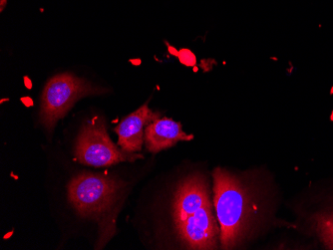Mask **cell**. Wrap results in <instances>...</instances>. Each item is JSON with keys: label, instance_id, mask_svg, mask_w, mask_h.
Returning <instances> with one entry per match:
<instances>
[{"label": "cell", "instance_id": "cell-1", "mask_svg": "<svg viewBox=\"0 0 333 250\" xmlns=\"http://www.w3.org/2000/svg\"><path fill=\"white\" fill-rule=\"evenodd\" d=\"M214 205L222 249H233L253 232L262 217L261 194L252 180L217 167Z\"/></svg>", "mask_w": 333, "mask_h": 250}, {"label": "cell", "instance_id": "cell-2", "mask_svg": "<svg viewBox=\"0 0 333 250\" xmlns=\"http://www.w3.org/2000/svg\"><path fill=\"white\" fill-rule=\"evenodd\" d=\"M172 210L177 236L185 248H217L220 227L204 175L196 172L180 181L174 193Z\"/></svg>", "mask_w": 333, "mask_h": 250}, {"label": "cell", "instance_id": "cell-3", "mask_svg": "<svg viewBox=\"0 0 333 250\" xmlns=\"http://www.w3.org/2000/svg\"><path fill=\"white\" fill-rule=\"evenodd\" d=\"M124 187V183L109 175L83 172L68 184V198L80 216L96 219L106 226L107 222L112 230V211L116 208Z\"/></svg>", "mask_w": 333, "mask_h": 250}, {"label": "cell", "instance_id": "cell-4", "mask_svg": "<svg viewBox=\"0 0 333 250\" xmlns=\"http://www.w3.org/2000/svg\"><path fill=\"white\" fill-rule=\"evenodd\" d=\"M106 92L107 89L93 85L71 73L53 76L46 83L41 96L40 123L47 131H51L80 99Z\"/></svg>", "mask_w": 333, "mask_h": 250}, {"label": "cell", "instance_id": "cell-5", "mask_svg": "<svg viewBox=\"0 0 333 250\" xmlns=\"http://www.w3.org/2000/svg\"><path fill=\"white\" fill-rule=\"evenodd\" d=\"M75 156L79 162L92 167H108L143 157L142 154L119 149L111 141L105 122L99 116L84 122L77 138Z\"/></svg>", "mask_w": 333, "mask_h": 250}, {"label": "cell", "instance_id": "cell-6", "mask_svg": "<svg viewBox=\"0 0 333 250\" xmlns=\"http://www.w3.org/2000/svg\"><path fill=\"white\" fill-rule=\"evenodd\" d=\"M316 201L301 212L305 231L325 249H333V194L321 193Z\"/></svg>", "mask_w": 333, "mask_h": 250}, {"label": "cell", "instance_id": "cell-7", "mask_svg": "<svg viewBox=\"0 0 333 250\" xmlns=\"http://www.w3.org/2000/svg\"><path fill=\"white\" fill-rule=\"evenodd\" d=\"M160 116L159 112L152 111L147 104L127 116L115 129L120 148L128 153L140 151L144 142V128L160 119Z\"/></svg>", "mask_w": 333, "mask_h": 250}, {"label": "cell", "instance_id": "cell-8", "mask_svg": "<svg viewBox=\"0 0 333 250\" xmlns=\"http://www.w3.org/2000/svg\"><path fill=\"white\" fill-rule=\"evenodd\" d=\"M192 135L182 131V125L172 119H158L146 127L145 142L151 153H159L181 141H190Z\"/></svg>", "mask_w": 333, "mask_h": 250}, {"label": "cell", "instance_id": "cell-9", "mask_svg": "<svg viewBox=\"0 0 333 250\" xmlns=\"http://www.w3.org/2000/svg\"><path fill=\"white\" fill-rule=\"evenodd\" d=\"M7 5V0H0V11H3Z\"/></svg>", "mask_w": 333, "mask_h": 250}]
</instances>
